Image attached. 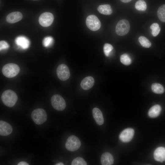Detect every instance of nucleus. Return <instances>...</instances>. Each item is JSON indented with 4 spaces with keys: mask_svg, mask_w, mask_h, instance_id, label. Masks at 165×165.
<instances>
[{
    "mask_svg": "<svg viewBox=\"0 0 165 165\" xmlns=\"http://www.w3.org/2000/svg\"><path fill=\"white\" fill-rule=\"evenodd\" d=\"M31 118L34 122L37 125H41L47 120V115L42 108H37L34 110L31 115Z\"/></svg>",
    "mask_w": 165,
    "mask_h": 165,
    "instance_id": "nucleus-3",
    "label": "nucleus"
},
{
    "mask_svg": "<svg viewBox=\"0 0 165 165\" xmlns=\"http://www.w3.org/2000/svg\"><path fill=\"white\" fill-rule=\"evenodd\" d=\"M23 16L19 12H13L9 14L6 17V20L10 23H14L20 20Z\"/></svg>",
    "mask_w": 165,
    "mask_h": 165,
    "instance_id": "nucleus-14",
    "label": "nucleus"
},
{
    "mask_svg": "<svg viewBox=\"0 0 165 165\" xmlns=\"http://www.w3.org/2000/svg\"><path fill=\"white\" fill-rule=\"evenodd\" d=\"M51 102L53 108L58 111H61L65 109L66 104L65 100L61 95L55 94L51 98Z\"/></svg>",
    "mask_w": 165,
    "mask_h": 165,
    "instance_id": "nucleus-4",
    "label": "nucleus"
},
{
    "mask_svg": "<svg viewBox=\"0 0 165 165\" xmlns=\"http://www.w3.org/2000/svg\"><path fill=\"white\" fill-rule=\"evenodd\" d=\"M81 143L79 139L75 135H71L67 139L65 144L66 148L70 151L78 150L81 146Z\"/></svg>",
    "mask_w": 165,
    "mask_h": 165,
    "instance_id": "nucleus-6",
    "label": "nucleus"
},
{
    "mask_svg": "<svg viewBox=\"0 0 165 165\" xmlns=\"http://www.w3.org/2000/svg\"><path fill=\"white\" fill-rule=\"evenodd\" d=\"M122 2L124 3H127L130 2L132 0H120Z\"/></svg>",
    "mask_w": 165,
    "mask_h": 165,
    "instance_id": "nucleus-31",
    "label": "nucleus"
},
{
    "mask_svg": "<svg viewBox=\"0 0 165 165\" xmlns=\"http://www.w3.org/2000/svg\"><path fill=\"white\" fill-rule=\"evenodd\" d=\"M157 13L159 20L162 22H165V5H162L159 7Z\"/></svg>",
    "mask_w": 165,
    "mask_h": 165,
    "instance_id": "nucleus-21",
    "label": "nucleus"
},
{
    "mask_svg": "<svg viewBox=\"0 0 165 165\" xmlns=\"http://www.w3.org/2000/svg\"><path fill=\"white\" fill-rule=\"evenodd\" d=\"M134 134V131L133 129L126 128L120 133L119 135V138L123 142H129L133 138Z\"/></svg>",
    "mask_w": 165,
    "mask_h": 165,
    "instance_id": "nucleus-10",
    "label": "nucleus"
},
{
    "mask_svg": "<svg viewBox=\"0 0 165 165\" xmlns=\"http://www.w3.org/2000/svg\"><path fill=\"white\" fill-rule=\"evenodd\" d=\"M86 161L82 157H78L74 159L72 162V165H86Z\"/></svg>",
    "mask_w": 165,
    "mask_h": 165,
    "instance_id": "nucleus-26",
    "label": "nucleus"
},
{
    "mask_svg": "<svg viewBox=\"0 0 165 165\" xmlns=\"http://www.w3.org/2000/svg\"><path fill=\"white\" fill-rule=\"evenodd\" d=\"M120 61L123 64L128 65L131 63V60L130 56L127 54L125 53L122 55L120 57Z\"/></svg>",
    "mask_w": 165,
    "mask_h": 165,
    "instance_id": "nucleus-24",
    "label": "nucleus"
},
{
    "mask_svg": "<svg viewBox=\"0 0 165 165\" xmlns=\"http://www.w3.org/2000/svg\"><path fill=\"white\" fill-rule=\"evenodd\" d=\"M86 22L87 27L92 31L99 30L101 26L100 21L94 15L89 16L86 19Z\"/></svg>",
    "mask_w": 165,
    "mask_h": 165,
    "instance_id": "nucleus-7",
    "label": "nucleus"
},
{
    "mask_svg": "<svg viewBox=\"0 0 165 165\" xmlns=\"http://www.w3.org/2000/svg\"><path fill=\"white\" fill-rule=\"evenodd\" d=\"M97 9L100 13L105 15H110L112 12L111 6L108 4L100 5L98 7Z\"/></svg>",
    "mask_w": 165,
    "mask_h": 165,
    "instance_id": "nucleus-19",
    "label": "nucleus"
},
{
    "mask_svg": "<svg viewBox=\"0 0 165 165\" xmlns=\"http://www.w3.org/2000/svg\"><path fill=\"white\" fill-rule=\"evenodd\" d=\"M13 131L11 125L8 123L2 120L0 121V135L6 136L10 134Z\"/></svg>",
    "mask_w": 165,
    "mask_h": 165,
    "instance_id": "nucleus-11",
    "label": "nucleus"
},
{
    "mask_svg": "<svg viewBox=\"0 0 165 165\" xmlns=\"http://www.w3.org/2000/svg\"><path fill=\"white\" fill-rule=\"evenodd\" d=\"M138 41L141 45L145 48H149L151 46V43L149 40L145 37L141 36L139 37Z\"/></svg>",
    "mask_w": 165,
    "mask_h": 165,
    "instance_id": "nucleus-23",
    "label": "nucleus"
},
{
    "mask_svg": "<svg viewBox=\"0 0 165 165\" xmlns=\"http://www.w3.org/2000/svg\"><path fill=\"white\" fill-rule=\"evenodd\" d=\"M113 49V47L110 44L105 43L104 46V52L105 55L108 57Z\"/></svg>",
    "mask_w": 165,
    "mask_h": 165,
    "instance_id": "nucleus-27",
    "label": "nucleus"
},
{
    "mask_svg": "<svg viewBox=\"0 0 165 165\" xmlns=\"http://www.w3.org/2000/svg\"><path fill=\"white\" fill-rule=\"evenodd\" d=\"M93 117L97 123L99 125H102L104 122L102 113L98 108H95L92 110Z\"/></svg>",
    "mask_w": 165,
    "mask_h": 165,
    "instance_id": "nucleus-15",
    "label": "nucleus"
},
{
    "mask_svg": "<svg viewBox=\"0 0 165 165\" xmlns=\"http://www.w3.org/2000/svg\"><path fill=\"white\" fill-rule=\"evenodd\" d=\"M9 47V45L6 42L4 41H1L0 42V50L6 49Z\"/></svg>",
    "mask_w": 165,
    "mask_h": 165,
    "instance_id": "nucleus-29",
    "label": "nucleus"
},
{
    "mask_svg": "<svg viewBox=\"0 0 165 165\" xmlns=\"http://www.w3.org/2000/svg\"></svg>",
    "mask_w": 165,
    "mask_h": 165,
    "instance_id": "nucleus-33",
    "label": "nucleus"
},
{
    "mask_svg": "<svg viewBox=\"0 0 165 165\" xmlns=\"http://www.w3.org/2000/svg\"><path fill=\"white\" fill-rule=\"evenodd\" d=\"M155 160L162 162L165 161V148L159 147L156 149L154 153Z\"/></svg>",
    "mask_w": 165,
    "mask_h": 165,
    "instance_id": "nucleus-12",
    "label": "nucleus"
},
{
    "mask_svg": "<svg viewBox=\"0 0 165 165\" xmlns=\"http://www.w3.org/2000/svg\"><path fill=\"white\" fill-rule=\"evenodd\" d=\"M150 28L152 30V34L154 37L156 36L159 34L160 30V28L157 23H153L151 25Z\"/></svg>",
    "mask_w": 165,
    "mask_h": 165,
    "instance_id": "nucleus-25",
    "label": "nucleus"
},
{
    "mask_svg": "<svg viewBox=\"0 0 165 165\" xmlns=\"http://www.w3.org/2000/svg\"><path fill=\"white\" fill-rule=\"evenodd\" d=\"M56 165H64V164L62 163H59L56 164Z\"/></svg>",
    "mask_w": 165,
    "mask_h": 165,
    "instance_id": "nucleus-32",
    "label": "nucleus"
},
{
    "mask_svg": "<svg viewBox=\"0 0 165 165\" xmlns=\"http://www.w3.org/2000/svg\"><path fill=\"white\" fill-rule=\"evenodd\" d=\"M53 42V38L51 36H47L44 38L42 43L45 47H48L52 44Z\"/></svg>",
    "mask_w": 165,
    "mask_h": 165,
    "instance_id": "nucleus-28",
    "label": "nucleus"
},
{
    "mask_svg": "<svg viewBox=\"0 0 165 165\" xmlns=\"http://www.w3.org/2000/svg\"><path fill=\"white\" fill-rule=\"evenodd\" d=\"M57 73L59 79L63 81L68 79L70 75L68 67L64 64H61L58 67L57 69Z\"/></svg>",
    "mask_w": 165,
    "mask_h": 165,
    "instance_id": "nucleus-8",
    "label": "nucleus"
},
{
    "mask_svg": "<svg viewBox=\"0 0 165 165\" xmlns=\"http://www.w3.org/2000/svg\"><path fill=\"white\" fill-rule=\"evenodd\" d=\"M18 165H28L29 164L25 161H21L18 163Z\"/></svg>",
    "mask_w": 165,
    "mask_h": 165,
    "instance_id": "nucleus-30",
    "label": "nucleus"
},
{
    "mask_svg": "<svg viewBox=\"0 0 165 165\" xmlns=\"http://www.w3.org/2000/svg\"><path fill=\"white\" fill-rule=\"evenodd\" d=\"M151 89L152 92L157 94H162L164 91L163 86L160 84L154 83L151 86Z\"/></svg>",
    "mask_w": 165,
    "mask_h": 165,
    "instance_id": "nucleus-20",
    "label": "nucleus"
},
{
    "mask_svg": "<svg viewBox=\"0 0 165 165\" xmlns=\"http://www.w3.org/2000/svg\"><path fill=\"white\" fill-rule=\"evenodd\" d=\"M101 160L102 165H111L113 164L114 162L112 155L108 152H105L102 154Z\"/></svg>",
    "mask_w": 165,
    "mask_h": 165,
    "instance_id": "nucleus-17",
    "label": "nucleus"
},
{
    "mask_svg": "<svg viewBox=\"0 0 165 165\" xmlns=\"http://www.w3.org/2000/svg\"><path fill=\"white\" fill-rule=\"evenodd\" d=\"M130 29V25L128 20L123 19L119 20L116 27V32L118 35L122 36L127 34Z\"/></svg>",
    "mask_w": 165,
    "mask_h": 165,
    "instance_id": "nucleus-5",
    "label": "nucleus"
},
{
    "mask_svg": "<svg viewBox=\"0 0 165 165\" xmlns=\"http://www.w3.org/2000/svg\"><path fill=\"white\" fill-rule=\"evenodd\" d=\"M94 82V80L92 77H86L84 78L81 81L80 86L84 90H88L93 86Z\"/></svg>",
    "mask_w": 165,
    "mask_h": 165,
    "instance_id": "nucleus-13",
    "label": "nucleus"
},
{
    "mask_svg": "<svg viewBox=\"0 0 165 165\" xmlns=\"http://www.w3.org/2000/svg\"><path fill=\"white\" fill-rule=\"evenodd\" d=\"M161 107L158 105H155L149 109L148 112V116L151 118H155L159 116L161 111Z\"/></svg>",
    "mask_w": 165,
    "mask_h": 165,
    "instance_id": "nucleus-18",
    "label": "nucleus"
},
{
    "mask_svg": "<svg viewBox=\"0 0 165 165\" xmlns=\"http://www.w3.org/2000/svg\"><path fill=\"white\" fill-rule=\"evenodd\" d=\"M135 9L139 11H144L147 9V5L145 2L143 0H139L136 3Z\"/></svg>",
    "mask_w": 165,
    "mask_h": 165,
    "instance_id": "nucleus-22",
    "label": "nucleus"
},
{
    "mask_svg": "<svg viewBox=\"0 0 165 165\" xmlns=\"http://www.w3.org/2000/svg\"><path fill=\"white\" fill-rule=\"evenodd\" d=\"M54 20L53 14L49 12H45L40 16L38 21L40 24L43 27H47L52 23Z\"/></svg>",
    "mask_w": 165,
    "mask_h": 165,
    "instance_id": "nucleus-9",
    "label": "nucleus"
},
{
    "mask_svg": "<svg viewBox=\"0 0 165 165\" xmlns=\"http://www.w3.org/2000/svg\"><path fill=\"white\" fill-rule=\"evenodd\" d=\"M20 68L18 65L14 63H9L4 65L2 69L3 75L9 78L16 76L19 72Z\"/></svg>",
    "mask_w": 165,
    "mask_h": 165,
    "instance_id": "nucleus-2",
    "label": "nucleus"
},
{
    "mask_svg": "<svg viewBox=\"0 0 165 165\" xmlns=\"http://www.w3.org/2000/svg\"><path fill=\"white\" fill-rule=\"evenodd\" d=\"M16 44L21 48L25 49L28 48L30 45V41L26 37L19 36L15 39Z\"/></svg>",
    "mask_w": 165,
    "mask_h": 165,
    "instance_id": "nucleus-16",
    "label": "nucleus"
},
{
    "mask_svg": "<svg viewBox=\"0 0 165 165\" xmlns=\"http://www.w3.org/2000/svg\"><path fill=\"white\" fill-rule=\"evenodd\" d=\"M1 99L5 105L9 107H12L16 102L18 97L15 92L9 90L3 92L1 96Z\"/></svg>",
    "mask_w": 165,
    "mask_h": 165,
    "instance_id": "nucleus-1",
    "label": "nucleus"
}]
</instances>
